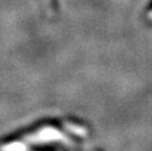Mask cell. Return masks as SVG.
<instances>
[{
    "instance_id": "7a4b0ae2",
    "label": "cell",
    "mask_w": 152,
    "mask_h": 151,
    "mask_svg": "<svg viewBox=\"0 0 152 151\" xmlns=\"http://www.w3.org/2000/svg\"><path fill=\"white\" fill-rule=\"evenodd\" d=\"M26 145L23 141H12L0 147V151H26Z\"/></svg>"
},
{
    "instance_id": "277c9868",
    "label": "cell",
    "mask_w": 152,
    "mask_h": 151,
    "mask_svg": "<svg viewBox=\"0 0 152 151\" xmlns=\"http://www.w3.org/2000/svg\"><path fill=\"white\" fill-rule=\"evenodd\" d=\"M148 18H150V19H152V11H151V12H148Z\"/></svg>"
},
{
    "instance_id": "6da1fadb",
    "label": "cell",
    "mask_w": 152,
    "mask_h": 151,
    "mask_svg": "<svg viewBox=\"0 0 152 151\" xmlns=\"http://www.w3.org/2000/svg\"><path fill=\"white\" fill-rule=\"evenodd\" d=\"M25 141L27 143H46V141H62V143H68L71 144L70 139H68V137H65L59 130L53 128V127H42L39 130H37L36 132L25 136L24 137Z\"/></svg>"
},
{
    "instance_id": "3957f363",
    "label": "cell",
    "mask_w": 152,
    "mask_h": 151,
    "mask_svg": "<svg viewBox=\"0 0 152 151\" xmlns=\"http://www.w3.org/2000/svg\"><path fill=\"white\" fill-rule=\"evenodd\" d=\"M64 127L65 130L77 134V136H87V130L83 127V126H80V125H76V124H71V122H64Z\"/></svg>"
}]
</instances>
